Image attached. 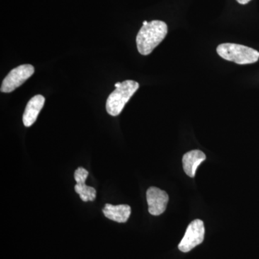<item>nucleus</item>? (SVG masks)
<instances>
[{
	"label": "nucleus",
	"instance_id": "nucleus-1",
	"mask_svg": "<svg viewBox=\"0 0 259 259\" xmlns=\"http://www.w3.org/2000/svg\"><path fill=\"white\" fill-rule=\"evenodd\" d=\"M168 27L161 20H153L140 29L137 37L138 50L140 54L147 56L157 47L166 36Z\"/></svg>",
	"mask_w": 259,
	"mask_h": 259
},
{
	"label": "nucleus",
	"instance_id": "nucleus-2",
	"mask_svg": "<svg viewBox=\"0 0 259 259\" xmlns=\"http://www.w3.org/2000/svg\"><path fill=\"white\" fill-rule=\"evenodd\" d=\"M218 55L237 64H250L256 62L259 59V52L252 48L240 44H221L217 48Z\"/></svg>",
	"mask_w": 259,
	"mask_h": 259
},
{
	"label": "nucleus",
	"instance_id": "nucleus-3",
	"mask_svg": "<svg viewBox=\"0 0 259 259\" xmlns=\"http://www.w3.org/2000/svg\"><path fill=\"white\" fill-rule=\"evenodd\" d=\"M139 88V83L133 80H125L120 86L116 88L106 102V110L109 115H120L124 107Z\"/></svg>",
	"mask_w": 259,
	"mask_h": 259
},
{
	"label": "nucleus",
	"instance_id": "nucleus-4",
	"mask_svg": "<svg viewBox=\"0 0 259 259\" xmlns=\"http://www.w3.org/2000/svg\"><path fill=\"white\" fill-rule=\"evenodd\" d=\"M205 229L203 221L201 220H194L187 227L185 236L182 238L179 249L183 253H187L193 249L204 241Z\"/></svg>",
	"mask_w": 259,
	"mask_h": 259
},
{
	"label": "nucleus",
	"instance_id": "nucleus-5",
	"mask_svg": "<svg viewBox=\"0 0 259 259\" xmlns=\"http://www.w3.org/2000/svg\"><path fill=\"white\" fill-rule=\"evenodd\" d=\"M35 69L30 64L20 65L7 75L1 87L2 93H10L21 86L34 74Z\"/></svg>",
	"mask_w": 259,
	"mask_h": 259
},
{
	"label": "nucleus",
	"instance_id": "nucleus-6",
	"mask_svg": "<svg viewBox=\"0 0 259 259\" xmlns=\"http://www.w3.org/2000/svg\"><path fill=\"white\" fill-rule=\"evenodd\" d=\"M148 212L152 215L158 216L166 210L168 195L165 191L157 187H151L146 192Z\"/></svg>",
	"mask_w": 259,
	"mask_h": 259
},
{
	"label": "nucleus",
	"instance_id": "nucleus-7",
	"mask_svg": "<svg viewBox=\"0 0 259 259\" xmlns=\"http://www.w3.org/2000/svg\"><path fill=\"white\" fill-rule=\"evenodd\" d=\"M89 172L82 167H79L74 172V179L76 182L74 190L79 194L80 198L83 202H93L96 199V190L92 187H88L85 184Z\"/></svg>",
	"mask_w": 259,
	"mask_h": 259
},
{
	"label": "nucleus",
	"instance_id": "nucleus-8",
	"mask_svg": "<svg viewBox=\"0 0 259 259\" xmlns=\"http://www.w3.org/2000/svg\"><path fill=\"white\" fill-rule=\"evenodd\" d=\"M44 102H45V97L42 95H35L30 99L25 107L23 116V122L25 127H30L35 122L37 116L44 107Z\"/></svg>",
	"mask_w": 259,
	"mask_h": 259
},
{
	"label": "nucleus",
	"instance_id": "nucleus-9",
	"mask_svg": "<svg viewBox=\"0 0 259 259\" xmlns=\"http://www.w3.org/2000/svg\"><path fill=\"white\" fill-rule=\"evenodd\" d=\"M205 160L206 155L199 150H192L185 153L182 158V163L186 175L191 178H194L196 170Z\"/></svg>",
	"mask_w": 259,
	"mask_h": 259
},
{
	"label": "nucleus",
	"instance_id": "nucleus-10",
	"mask_svg": "<svg viewBox=\"0 0 259 259\" xmlns=\"http://www.w3.org/2000/svg\"><path fill=\"white\" fill-rule=\"evenodd\" d=\"M102 212L108 219L115 222L124 223L127 222L131 216V208L127 204L112 205L111 204H106Z\"/></svg>",
	"mask_w": 259,
	"mask_h": 259
},
{
	"label": "nucleus",
	"instance_id": "nucleus-11",
	"mask_svg": "<svg viewBox=\"0 0 259 259\" xmlns=\"http://www.w3.org/2000/svg\"><path fill=\"white\" fill-rule=\"evenodd\" d=\"M236 1L238 2L239 4L246 5L248 4L250 1H251V0H236Z\"/></svg>",
	"mask_w": 259,
	"mask_h": 259
},
{
	"label": "nucleus",
	"instance_id": "nucleus-12",
	"mask_svg": "<svg viewBox=\"0 0 259 259\" xmlns=\"http://www.w3.org/2000/svg\"><path fill=\"white\" fill-rule=\"evenodd\" d=\"M121 82L115 83V87L116 88H119L120 86Z\"/></svg>",
	"mask_w": 259,
	"mask_h": 259
},
{
	"label": "nucleus",
	"instance_id": "nucleus-13",
	"mask_svg": "<svg viewBox=\"0 0 259 259\" xmlns=\"http://www.w3.org/2000/svg\"><path fill=\"white\" fill-rule=\"evenodd\" d=\"M148 23V22L146 21V20H145V21H144V23H143V25H147Z\"/></svg>",
	"mask_w": 259,
	"mask_h": 259
}]
</instances>
